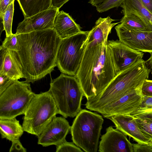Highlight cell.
Segmentation results:
<instances>
[{
  "label": "cell",
  "instance_id": "cell-1",
  "mask_svg": "<svg viewBox=\"0 0 152 152\" xmlns=\"http://www.w3.org/2000/svg\"><path fill=\"white\" fill-rule=\"evenodd\" d=\"M17 52L25 81L34 82L50 74L56 66L61 40L54 28L17 35Z\"/></svg>",
  "mask_w": 152,
  "mask_h": 152
},
{
  "label": "cell",
  "instance_id": "cell-2",
  "mask_svg": "<svg viewBox=\"0 0 152 152\" xmlns=\"http://www.w3.org/2000/svg\"><path fill=\"white\" fill-rule=\"evenodd\" d=\"M107 43L87 45L75 75L87 99L101 93L116 75Z\"/></svg>",
  "mask_w": 152,
  "mask_h": 152
},
{
  "label": "cell",
  "instance_id": "cell-3",
  "mask_svg": "<svg viewBox=\"0 0 152 152\" xmlns=\"http://www.w3.org/2000/svg\"><path fill=\"white\" fill-rule=\"evenodd\" d=\"M150 72L145 61L140 59L117 74L101 93L87 99L86 107L97 112L130 91L141 88L144 80L148 79Z\"/></svg>",
  "mask_w": 152,
  "mask_h": 152
},
{
  "label": "cell",
  "instance_id": "cell-4",
  "mask_svg": "<svg viewBox=\"0 0 152 152\" xmlns=\"http://www.w3.org/2000/svg\"><path fill=\"white\" fill-rule=\"evenodd\" d=\"M49 91L55 101L58 114L63 117L74 118L82 110L84 94L75 76L62 73L51 80Z\"/></svg>",
  "mask_w": 152,
  "mask_h": 152
},
{
  "label": "cell",
  "instance_id": "cell-5",
  "mask_svg": "<svg viewBox=\"0 0 152 152\" xmlns=\"http://www.w3.org/2000/svg\"><path fill=\"white\" fill-rule=\"evenodd\" d=\"M103 122L100 115L82 109L71 126L73 142L84 152H96Z\"/></svg>",
  "mask_w": 152,
  "mask_h": 152
},
{
  "label": "cell",
  "instance_id": "cell-6",
  "mask_svg": "<svg viewBox=\"0 0 152 152\" xmlns=\"http://www.w3.org/2000/svg\"><path fill=\"white\" fill-rule=\"evenodd\" d=\"M58 114L56 102L49 90L35 94L24 114L22 126L24 131L38 137Z\"/></svg>",
  "mask_w": 152,
  "mask_h": 152
},
{
  "label": "cell",
  "instance_id": "cell-7",
  "mask_svg": "<svg viewBox=\"0 0 152 152\" xmlns=\"http://www.w3.org/2000/svg\"><path fill=\"white\" fill-rule=\"evenodd\" d=\"M89 31H81L62 39L56 57V66L63 73L75 76L87 46Z\"/></svg>",
  "mask_w": 152,
  "mask_h": 152
},
{
  "label": "cell",
  "instance_id": "cell-8",
  "mask_svg": "<svg viewBox=\"0 0 152 152\" xmlns=\"http://www.w3.org/2000/svg\"><path fill=\"white\" fill-rule=\"evenodd\" d=\"M34 94L29 83L15 80L0 94V119L24 115Z\"/></svg>",
  "mask_w": 152,
  "mask_h": 152
},
{
  "label": "cell",
  "instance_id": "cell-9",
  "mask_svg": "<svg viewBox=\"0 0 152 152\" xmlns=\"http://www.w3.org/2000/svg\"><path fill=\"white\" fill-rule=\"evenodd\" d=\"M107 45L116 75L132 65L143 56V52L130 48L119 40H108Z\"/></svg>",
  "mask_w": 152,
  "mask_h": 152
},
{
  "label": "cell",
  "instance_id": "cell-10",
  "mask_svg": "<svg viewBox=\"0 0 152 152\" xmlns=\"http://www.w3.org/2000/svg\"><path fill=\"white\" fill-rule=\"evenodd\" d=\"M141 89V87L130 91L97 113L107 118L115 115L130 114L137 110L142 103L143 96Z\"/></svg>",
  "mask_w": 152,
  "mask_h": 152
},
{
  "label": "cell",
  "instance_id": "cell-11",
  "mask_svg": "<svg viewBox=\"0 0 152 152\" xmlns=\"http://www.w3.org/2000/svg\"><path fill=\"white\" fill-rule=\"evenodd\" d=\"M65 118L55 117L38 136V144L47 147L56 145L65 140L71 128Z\"/></svg>",
  "mask_w": 152,
  "mask_h": 152
},
{
  "label": "cell",
  "instance_id": "cell-12",
  "mask_svg": "<svg viewBox=\"0 0 152 152\" xmlns=\"http://www.w3.org/2000/svg\"><path fill=\"white\" fill-rule=\"evenodd\" d=\"M115 28L120 41L135 50L152 54V31L132 30L120 24Z\"/></svg>",
  "mask_w": 152,
  "mask_h": 152
},
{
  "label": "cell",
  "instance_id": "cell-13",
  "mask_svg": "<svg viewBox=\"0 0 152 152\" xmlns=\"http://www.w3.org/2000/svg\"><path fill=\"white\" fill-rule=\"evenodd\" d=\"M59 10L51 6L47 10L24 18L19 23L16 34L18 35L53 28L55 18Z\"/></svg>",
  "mask_w": 152,
  "mask_h": 152
},
{
  "label": "cell",
  "instance_id": "cell-14",
  "mask_svg": "<svg viewBox=\"0 0 152 152\" xmlns=\"http://www.w3.org/2000/svg\"><path fill=\"white\" fill-rule=\"evenodd\" d=\"M99 152H134L132 144L127 135L117 128L110 126L101 137L99 146Z\"/></svg>",
  "mask_w": 152,
  "mask_h": 152
},
{
  "label": "cell",
  "instance_id": "cell-15",
  "mask_svg": "<svg viewBox=\"0 0 152 152\" xmlns=\"http://www.w3.org/2000/svg\"><path fill=\"white\" fill-rule=\"evenodd\" d=\"M0 75L18 80L24 78L23 69L17 52L0 47Z\"/></svg>",
  "mask_w": 152,
  "mask_h": 152
},
{
  "label": "cell",
  "instance_id": "cell-16",
  "mask_svg": "<svg viewBox=\"0 0 152 152\" xmlns=\"http://www.w3.org/2000/svg\"><path fill=\"white\" fill-rule=\"evenodd\" d=\"M107 119L113 123L116 128L132 137L137 143L149 144V140L141 132L134 118L130 114L115 115Z\"/></svg>",
  "mask_w": 152,
  "mask_h": 152
},
{
  "label": "cell",
  "instance_id": "cell-17",
  "mask_svg": "<svg viewBox=\"0 0 152 152\" xmlns=\"http://www.w3.org/2000/svg\"><path fill=\"white\" fill-rule=\"evenodd\" d=\"M115 20L109 16L99 18L92 29L89 31L87 45H98L107 43L108 35L112 28L119 23H112Z\"/></svg>",
  "mask_w": 152,
  "mask_h": 152
},
{
  "label": "cell",
  "instance_id": "cell-18",
  "mask_svg": "<svg viewBox=\"0 0 152 152\" xmlns=\"http://www.w3.org/2000/svg\"><path fill=\"white\" fill-rule=\"evenodd\" d=\"M53 28L61 39L73 36L82 31L80 25L76 23L69 13L63 10L59 11L57 13Z\"/></svg>",
  "mask_w": 152,
  "mask_h": 152
},
{
  "label": "cell",
  "instance_id": "cell-19",
  "mask_svg": "<svg viewBox=\"0 0 152 152\" xmlns=\"http://www.w3.org/2000/svg\"><path fill=\"white\" fill-rule=\"evenodd\" d=\"M24 132L16 118L0 119V133L2 138L12 142L19 140Z\"/></svg>",
  "mask_w": 152,
  "mask_h": 152
},
{
  "label": "cell",
  "instance_id": "cell-20",
  "mask_svg": "<svg viewBox=\"0 0 152 152\" xmlns=\"http://www.w3.org/2000/svg\"><path fill=\"white\" fill-rule=\"evenodd\" d=\"M124 15L131 13L136 15L152 26V14L146 8L141 0H124L120 6Z\"/></svg>",
  "mask_w": 152,
  "mask_h": 152
},
{
  "label": "cell",
  "instance_id": "cell-21",
  "mask_svg": "<svg viewBox=\"0 0 152 152\" xmlns=\"http://www.w3.org/2000/svg\"><path fill=\"white\" fill-rule=\"evenodd\" d=\"M24 18L31 17L51 6L52 0H17Z\"/></svg>",
  "mask_w": 152,
  "mask_h": 152
},
{
  "label": "cell",
  "instance_id": "cell-22",
  "mask_svg": "<svg viewBox=\"0 0 152 152\" xmlns=\"http://www.w3.org/2000/svg\"><path fill=\"white\" fill-rule=\"evenodd\" d=\"M124 15L120 24L125 28L137 31H152V26L137 15L129 13Z\"/></svg>",
  "mask_w": 152,
  "mask_h": 152
},
{
  "label": "cell",
  "instance_id": "cell-23",
  "mask_svg": "<svg viewBox=\"0 0 152 152\" xmlns=\"http://www.w3.org/2000/svg\"><path fill=\"white\" fill-rule=\"evenodd\" d=\"M143 135L152 140V115L150 112H146L133 117Z\"/></svg>",
  "mask_w": 152,
  "mask_h": 152
},
{
  "label": "cell",
  "instance_id": "cell-24",
  "mask_svg": "<svg viewBox=\"0 0 152 152\" xmlns=\"http://www.w3.org/2000/svg\"><path fill=\"white\" fill-rule=\"evenodd\" d=\"M13 1L8 7L2 18L4 30L6 32V37H8L13 33L12 32V25L14 11V3Z\"/></svg>",
  "mask_w": 152,
  "mask_h": 152
},
{
  "label": "cell",
  "instance_id": "cell-25",
  "mask_svg": "<svg viewBox=\"0 0 152 152\" xmlns=\"http://www.w3.org/2000/svg\"><path fill=\"white\" fill-rule=\"evenodd\" d=\"M124 0H104L96 7V9L99 13L104 12L112 8L120 6Z\"/></svg>",
  "mask_w": 152,
  "mask_h": 152
},
{
  "label": "cell",
  "instance_id": "cell-26",
  "mask_svg": "<svg viewBox=\"0 0 152 152\" xmlns=\"http://www.w3.org/2000/svg\"><path fill=\"white\" fill-rule=\"evenodd\" d=\"M152 111V97L143 96L141 104L138 108L130 115L134 117L141 113Z\"/></svg>",
  "mask_w": 152,
  "mask_h": 152
},
{
  "label": "cell",
  "instance_id": "cell-27",
  "mask_svg": "<svg viewBox=\"0 0 152 152\" xmlns=\"http://www.w3.org/2000/svg\"><path fill=\"white\" fill-rule=\"evenodd\" d=\"M0 47L17 52L18 50V42L16 33L6 37Z\"/></svg>",
  "mask_w": 152,
  "mask_h": 152
},
{
  "label": "cell",
  "instance_id": "cell-28",
  "mask_svg": "<svg viewBox=\"0 0 152 152\" xmlns=\"http://www.w3.org/2000/svg\"><path fill=\"white\" fill-rule=\"evenodd\" d=\"M56 152H83L84 151L74 143L65 140L56 145Z\"/></svg>",
  "mask_w": 152,
  "mask_h": 152
},
{
  "label": "cell",
  "instance_id": "cell-29",
  "mask_svg": "<svg viewBox=\"0 0 152 152\" xmlns=\"http://www.w3.org/2000/svg\"><path fill=\"white\" fill-rule=\"evenodd\" d=\"M143 96L152 97V80L146 79L143 81L141 87Z\"/></svg>",
  "mask_w": 152,
  "mask_h": 152
},
{
  "label": "cell",
  "instance_id": "cell-30",
  "mask_svg": "<svg viewBox=\"0 0 152 152\" xmlns=\"http://www.w3.org/2000/svg\"><path fill=\"white\" fill-rule=\"evenodd\" d=\"M15 81L6 75H0V94Z\"/></svg>",
  "mask_w": 152,
  "mask_h": 152
},
{
  "label": "cell",
  "instance_id": "cell-31",
  "mask_svg": "<svg viewBox=\"0 0 152 152\" xmlns=\"http://www.w3.org/2000/svg\"><path fill=\"white\" fill-rule=\"evenodd\" d=\"M26 149L22 145L20 140L12 142V145L9 149V152H26Z\"/></svg>",
  "mask_w": 152,
  "mask_h": 152
},
{
  "label": "cell",
  "instance_id": "cell-32",
  "mask_svg": "<svg viewBox=\"0 0 152 152\" xmlns=\"http://www.w3.org/2000/svg\"><path fill=\"white\" fill-rule=\"evenodd\" d=\"M15 0H0V17L2 18L4 13L8 6Z\"/></svg>",
  "mask_w": 152,
  "mask_h": 152
},
{
  "label": "cell",
  "instance_id": "cell-33",
  "mask_svg": "<svg viewBox=\"0 0 152 152\" xmlns=\"http://www.w3.org/2000/svg\"><path fill=\"white\" fill-rule=\"evenodd\" d=\"M69 0H52L51 6L59 9Z\"/></svg>",
  "mask_w": 152,
  "mask_h": 152
},
{
  "label": "cell",
  "instance_id": "cell-34",
  "mask_svg": "<svg viewBox=\"0 0 152 152\" xmlns=\"http://www.w3.org/2000/svg\"><path fill=\"white\" fill-rule=\"evenodd\" d=\"M146 8L152 14V0H141Z\"/></svg>",
  "mask_w": 152,
  "mask_h": 152
},
{
  "label": "cell",
  "instance_id": "cell-35",
  "mask_svg": "<svg viewBox=\"0 0 152 152\" xmlns=\"http://www.w3.org/2000/svg\"><path fill=\"white\" fill-rule=\"evenodd\" d=\"M146 64L150 67L152 69V54H151L150 57L149 58L145 61Z\"/></svg>",
  "mask_w": 152,
  "mask_h": 152
},
{
  "label": "cell",
  "instance_id": "cell-36",
  "mask_svg": "<svg viewBox=\"0 0 152 152\" xmlns=\"http://www.w3.org/2000/svg\"><path fill=\"white\" fill-rule=\"evenodd\" d=\"M148 152H152V141L150 142L149 144L147 145Z\"/></svg>",
  "mask_w": 152,
  "mask_h": 152
},
{
  "label": "cell",
  "instance_id": "cell-37",
  "mask_svg": "<svg viewBox=\"0 0 152 152\" xmlns=\"http://www.w3.org/2000/svg\"><path fill=\"white\" fill-rule=\"evenodd\" d=\"M149 112H150L151 113L152 115V111H149ZM152 141V140L151 141ZM151 141H150V142H151Z\"/></svg>",
  "mask_w": 152,
  "mask_h": 152
}]
</instances>
